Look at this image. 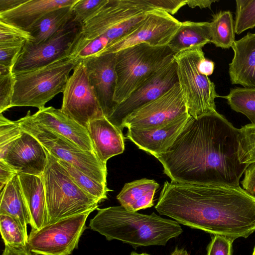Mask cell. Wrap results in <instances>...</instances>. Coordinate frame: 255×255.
Wrapping results in <instances>:
<instances>
[{
	"label": "cell",
	"mask_w": 255,
	"mask_h": 255,
	"mask_svg": "<svg viewBox=\"0 0 255 255\" xmlns=\"http://www.w3.org/2000/svg\"><path fill=\"white\" fill-rule=\"evenodd\" d=\"M187 113L186 103L178 83L159 98L129 115L123 127L151 128L167 124Z\"/></svg>",
	"instance_id": "14"
},
{
	"label": "cell",
	"mask_w": 255,
	"mask_h": 255,
	"mask_svg": "<svg viewBox=\"0 0 255 255\" xmlns=\"http://www.w3.org/2000/svg\"><path fill=\"white\" fill-rule=\"evenodd\" d=\"M204 57L202 48L197 47L180 52L174 58L178 84L188 113L194 118L217 112L215 100L221 97L214 83L199 70V62Z\"/></svg>",
	"instance_id": "8"
},
{
	"label": "cell",
	"mask_w": 255,
	"mask_h": 255,
	"mask_svg": "<svg viewBox=\"0 0 255 255\" xmlns=\"http://www.w3.org/2000/svg\"><path fill=\"white\" fill-rule=\"evenodd\" d=\"M235 32L240 34L255 27V0H237Z\"/></svg>",
	"instance_id": "34"
},
{
	"label": "cell",
	"mask_w": 255,
	"mask_h": 255,
	"mask_svg": "<svg viewBox=\"0 0 255 255\" xmlns=\"http://www.w3.org/2000/svg\"><path fill=\"white\" fill-rule=\"evenodd\" d=\"M209 22H182L168 44L176 54L210 42Z\"/></svg>",
	"instance_id": "25"
},
{
	"label": "cell",
	"mask_w": 255,
	"mask_h": 255,
	"mask_svg": "<svg viewBox=\"0 0 255 255\" xmlns=\"http://www.w3.org/2000/svg\"><path fill=\"white\" fill-rule=\"evenodd\" d=\"M32 41L28 31L0 21V47H23L26 43Z\"/></svg>",
	"instance_id": "33"
},
{
	"label": "cell",
	"mask_w": 255,
	"mask_h": 255,
	"mask_svg": "<svg viewBox=\"0 0 255 255\" xmlns=\"http://www.w3.org/2000/svg\"><path fill=\"white\" fill-rule=\"evenodd\" d=\"M180 22L167 12L157 8L146 13L141 23L126 36L111 44L97 55L117 53L119 51L140 43L153 46L168 45L181 25Z\"/></svg>",
	"instance_id": "12"
},
{
	"label": "cell",
	"mask_w": 255,
	"mask_h": 255,
	"mask_svg": "<svg viewBox=\"0 0 255 255\" xmlns=\"http://www.w3.org/2000/svg\"><path fill=\"white\" fill-rule=\"evenodd\" d=\"M23 130L17 121H12L0 115V156L5 151L8 146L18 138Z\"/></svg>",
	"instance_id": "35"
},
{
	"label": "cell",
	"mask_w": 255,
	"mask_h": 255,
	"mask_svg": "<svg viewBox=\"0 0 255 255\" xmlns=\"http://www.w3.org/2000/svg\"><path fill=\"white\" fill-rule=\"evenodd\" d=\"M56 159L66 169L73 181L84 192L100 202L107 199V194L110 190L107 184L90 177L70 163Z\"/></svg>",
	"instance_id": "30"
},
{
	"label": "cell",
	"mask_w": 255,
	"mask_h": 255,
	"mask_svg": "<svg viewBox=\"0 0 255 255\" xmlns=\"http://www.w3.org/2000/svg\"><path fill=\"white\" fill-rule=\"evenodd\" d=\"M238 157L241 163L255 162V123L242 126L239 129Z\"/></svg>",
	"instance_id": "32"
},
{
	"label": "cell",
	"mask_w": 255,
	"mask_h": 255,
	"mask_svg": "<svg viewBox=\"0 0 255 255\" xmlns=\"http://www.w3.org/2000/svg\"><path fill=\"white\" fill-rule=\"evenodd\" d=\"M155 208L179 224L234 240L255 232V198L240 185L166 181Z\"/></svg>",
	"instance_id": "2"
},
{
	"label": "cell",
	"mask_w": 255,
	"mask_h": 255,
	"mask_svg": "<svg viewBox=\"0 0 255 255\" xmlns=\"http://www.w3.org/2000/svg\"><path fill=\"white\" fill-rule=\"evenodd\" d=\"M95 152L103 163L125 150L122 131L105 117L90 121L87 127Z\"/></svg>",
	"instance_id": "21"
},
{
	"label": "cell",
	"mask_w": 255,
	"mask_h": 255,
	"mask_svg": "<svg viewBox=\"0 0 255 255\" xmlns=\"http://www.w3.org/2000/svg\"><path fill=\"white\" fill-rule=\"evenodd\" d=\"M22 192L29 210L31 230L40 229L47 223L45 192L42 177L19 173Z\"/></svg>",
	"instance_id": "23"
},
{
	"label": "cell",
	"mask_w": 255,
	"mask_h": 255,
	"mask_svg": "<svg viewBox=\"0 0 255 255\" xmlns=\"http://www.w3.org/2000/svg\"><path fill=\"white\" fill-rule=\"evenodd\" d=\"M241 182L243 188L249 194L255 198V162L248 165Z\"/></svg>",
	"instance_id": "41"
},
{
	"label": "cell",
	"mask_w": 255,
	"mask_h": 255,
	"mask_svg": "<svg viewBox=\"0 0 255 255\" xmlns=\"http://www.w3.org/2000/svg\"><path fill=\"white\" fill-rule=\"evenodd\" d=\"M238 133L217 112L191 117L172 145L154 157L172 181L239 186L249 164L239 161Z\"/></svg>",
	"instance_id": "1"
},
{
	"label": "cell",
	"mask_w": 255,
	"mask_h": 255,
	"mask_svg": "<svg viewBox=\"0 0 255 255\" xmlns=\"http://www.w3.org/2000/svg\"><path fill=\"white\" fill-rule=\"evenodd\" d=\"M170 255H189V254L184 249H178L176 247Z\"/></svg>",
	"instance_id": "47"
},
{
	"label": "cell",
	"mask_w": 255,
	"mask_h": 255,
	"mask_svg": "<svg viewBox=\"0 0 255 255\" xmlns=\"http://www.w3.org/2000/svg\"><path fill=\"white\" fill-rule=\"evenodd\" d=\"M23 47H0V75L12 72Z\"/></svg>",
	"instance_id": "38"
},
{
	"label": "cell",
	"mask_w": 255,
	"mask_h": 255,
	"mask_svg": "<svg viewBox=\"0 0 255 255\" xmlns=\"http://www.w3.org/2000/svg\"><path fill=\"white\" fill-rule=\"evenodd\" d=\"M89 227L108 241L119 240L133 247L165 246L183 232L176 221L155 213L150 215L127 210L122 206L97 209Z\"/></svg>",
	"instance_id": "3"
},
{
	"label": "cell",
	"mask_w": 255,
	"mask_h": 255,
	"mask_svg": "<svg viewBox=\"0 0 255 255\" xmlns=\"http://www.w3.org/2000/svg\"><path fill=\"white\" fill-rule=\"evenodd\" d=\"M152 9L145 0H108L82 25L79 42L94 39L116 25Z\"/></svg>",
	"instance_id": "15"
},
{
	"label": "cell",
	"mask_w": 255,
	"mask_h": 255,
	"mask_svg": "<svg viewBox=\"0 0 255 255\" xmlns=\"http://www.w3.org/2000/svg\"><path fill=\"white\" fill-rule=\"evenodd\" d=\"M178 83L177 64L174 60L157 71L120 103L108 120L123 131L124 123L129 115L159 98Z\"/></svg>",
	"instance_id": "13"
},
{
	"label": "cell",
	"mask_w": 255,
	"mask_h": 255,
	"mask_svg": "<svg viewBox=\"0 0 255 255\" xmlns=\"http://www.w3.org/2000/svg\"><path fill=\"white\" fill-rule=\"evenodd\" d=\"M108 0H78L72 6L75 19L82 25L97 12Z\"/></svg>",
	"instance_id": "36"
},
{
	"label": "cell",
	"mask_w": 255,
	"mask_h": 255,
	"mask_svg": "<svg viewBox=\"0 0 255 255\" xmlns=\"http://www.w3.org/2000/svg\"><path fill=\"white\" fill-rule=\"evenodd\" d=\"M78 0H27L9 11L0 13V21L27 31L47 13L73 5Z\"/></svg>",
	"instance_id": "22"
},
{
	"label": "cell",
	"mask_w": 255,
	"mask_h": 255,
	"mask_svg": "<svg viewBox=\"0 0 255 255\" xmlns=\"http://www.w3.org/2000/svg\"><path fill=\"white\" fill-rule=\"evenodd\" d=\"M62 93L61 110L85 128L90 121L104 117L81 60L74 68Z\"/></svg>",
	"instance_id": "11"
},
{
	"label": "cell",
	"mask_w": 255,
	"mask_h": 255,
	"mask_svg": "<svg viewBox=\"0 0 255 255\" xmlns=\"http://www.w3.org/2000/svg\"><path fill=\"white\" fill-rule=\"evenodd\" d=\"M218 1L216 0H187V4L191 8L196 6L200 8H211L212 3Z\"/></svg>",
	"instance_id": "46"
},
{
	"label": "cell",
	"mask_w": 255,
	"mask_h": 255,
	"mask_svg": "<svg viewBox=\"0 0 255 255\" xmlns=\"http://www.w3.org/2000/svg\"><path fill=\"white\" fill-rule=\"evenodd\" d=\"M0 231L5 246L27 247V231L15 218L8 215L0 214Z\"/></svg>",
	"instance_id": "31"
},
{
	"label": "cell",
	"mask_w": 255,
	"mask_h": 255,
	"mask_svg": "<svg viewBox=\"0 0 255 255\" xmlns=\"http://www.w3.org/2000/svg\"><path fill=\"white\" fill-rule=\"evenodd\" d=\"M190 118L187 113L167 124L151 128H128L126 138L155 156L165 152L172 145Z\"/></svg>",
	"instance_id": "18"
},
{
	"label": "cell",
	"mask_w": 255,
	"mask_h": 255,
	"mask_svg": "<svg viewBox=\"0 0 255 255\" xmlns=\"http://www.w3.org/2000/svg\"><path fill=\"white\" fill-rule=\"evenodd\" d=\"M81 60L103 115L108 119L118 106L114 100L117 83L116 53L103 54Z\"/></svg>",
	"instance_id": "16"
},
{
	"label": "cell",
	"mask_w": 255,
	"mask_h": 255,
	"mask_svg": "<svg viewBox=\"0 0 255 255\" xmlns=\"http://www.w3.org/2000/svg\"><path fill=\"white\" fill-rule=\"evenodd\" d=\"M168 45L153 46L142 43L116 53L117 83L114 97L118 105L157 71L174 60Z\"/></svg>",
	"instance_id": "4"
},
{
	"label": "cell",
	"mask_w": 255,
	"mask_h": 255,
	"mask_svg": "<svg viewBox=\"0 0 255 255\" xmlns=\"http://www.w3.org/2000/svg\"><path fill=\"white\" fill-rule=\"evenodd\" d=\"M17 174L2 160H0V190L6 186L8 181Z\"/></svg>",
	"instance_id": "42"
},
{
	"label": "cell",
	"mask_w": 255,
	"mask_h": 255,
	"mask_svg": "<svg viewBox=\"0 0 255 255\" xmlns=\"http://www.w3.org/2000/svg\"><path fill=\"white\" fill-rule=\"evenodd\" d=\"M27 0H0V13L12 10Z\"/></svg>",
	"instance_id": "44"
},
{
	"label": "cell",
	"mask_w": 255,
	"mask_h": 255,
	"mask_svg": "<svg viewBox=\"0 0 255 255\" xmlns=\"http://www.w3.org/2000/svg\"><path fill=\"white\" fill-rule=\"evenodd\" d=\"M46 152L47 163L42 177L47 210V224L97 209L100 201L82 190L56 159Z\"/></svg>",
	"instance_id": "6"
},
{
	"label": "cell",
	"mask_w": 255,
	"mask_h": 255,
	"mask_svg": "<svg viewBox=\"0 0 255 255\" xmlns=\"http://www.w3.org/2000/svg\"><path fill=\"white\" fill-rule=\"evenodd\" d=\"M253 255H255V247L254 248Z\"/></svg>",
	"instance_id": "49"
},
{
	"label": "cell",
	"mask_w": 255,
	"mask_h": 255,
	"mask_svg": "<svg viewBox=\"0 0 255 255\" xmlns=\"http://www.w3.org/2000/svg\"><path fill=\"white\" fill-rule=\"evenodd\" d=\"M210 42L216 47L229 49L235 41L233 15L229 10H221L213 15L209 22Z\"/></svg>",
	"instance_id": "28"
},
{
	"label": "cell",
	"mask_w": 255,
	"mask_h": 255,
	"mask_svg": "<svg viewBox=\"0 0 255 255\" xmlns=\"http://www.w3.org/2000/svg\"><path fill=\"white\" fill-rule=\"evenodd\" d=\"M130 255H150L146 253L138 254L135 252H132Z\"/></svg>",
	"instance_id": "48"
},
{
	"label": "cell",
	"mask_w": 255,
	"mask_h": 255,
	"mask_svg": "<svg viewBox=\"0 0 255 255\" xmlns=\"http://www.w3.org/2000/svg\"><path fill=\"white\" fill-rule=\"evenodd\" d=\"M154 8L163 10L170 15L176 13L187 4V0H145Z\"/></svg>",
	"instance_id": "40"
},
{
	"label": "cell",
	"mask_w": 255,
	"mask_h": 255,
	"mask_svg": "<svg viewBox=\"0 0 255 255\" xmlns=\"http://www.w3.org/2000/svg\"><path fill=\"white\" fill-rule=\"evenodd\" d=\"M1 255H32L27 247H14L5 246Z\"/></svg>",
	"instance_id": "45"
},
{
	"label": "cell",
	"mask_w": 255,
	"mask_h": 255,
	"mask_svg": "<svg viewBox=\"0 0 255 255\" xmlns=\"http://www.w3.org/2000/svg\"><path fill=\"white\" fill-rule=\"evenodd\" d=\"M82 24L73 18L65 27L46 41L23 46L12 68L14 75L35 70L73 55L81 37Z\"/></svg>",
	"instance_id": "9"
},
{
	"label": "cell",
	"mask_w": 255,
	"mask_h": 255,
	"mask_svg": "<svg viewBox=\"0 0 255 255\" xmlns=\"http://www.w3.org/2000/svg\"><path fill=\"white\" fill-rule=\"evenodd\" d=\"M231 47L234 53L229 69L232 84L255 89V33L248 32Z\"/></svg>",
	"instance_id": "20"
},
{
	"label": "cell",
	"mask_w": 255,
	"mask_h": 255,
	"mask_svg": "<svg viewBox=\"0 0 255 255\" xmlns=\"http://www.w3.org/2000/svg\"><path fill=\"white\" fill-rule=\"evenodd\" d=\"M29 117L35 123L67 138L81 149L95 153L87 128L61 109L53 107H45L33 115L30 114Z\"/></svg>",
	"instance_id": "19"
},
{
	"label": "cell",
	"mask_w": 255,
	"mask_h": 255,
	"mask_svg": "<svg viewBox=\"0 0 255 255\" xmlns=\"http://www.w3.org/2000/svg\"><path fill=\"white\" fill-rule=\"evenodd\" d=\"M72 5L56 8L38 20L27 30L33 38L31 42L40 44L65 27L74 17Z\"/></svg>",
	"instance_id": "27"
},
{
	"label": "cell",
	"mask_w": 255,
	"mask_h": 255,
	"mask_svg": "<svg viewBox=\"0 0 255 255\" xmlns=\"http://www.w3.org/2000/svg\"><path fill=\"white\" fill-rule=\"evenodd\" d=\"M0 214L8 215L15 218L27 231L30 217L18 174L0 190Z\"/></svg>",
	"instance_id": "26"
},
{
	"label": "cell",
	"mask_w": 255,
	"mask_h": 255,
	"mask_svg": "<svg viewBox=\"0 0 255 255\" xmlns=\"http://www.w3.org/2000/svg\"><path fill=\"white\" fill-rule=\"evenodd\" d=\"M215 64L210 60L203 57L200 60L198 68L201 73L206 76H210L213 73Z\"/></svg>",
	"instance_id": "43"
},
{
	"label": "cell",
	"mask_w": 255,
	"mask_h": 255,
	"mask_svg": "<svg viewBox=\"0 0 255 255\" xmlns=\"http://www.w3.org/2000/svg\"><path fill=\"white\" fill-rule=\"evenodd\" d=\"M17 173L41 176L47 163V153L33 135L23 131L22 134L7 147L0 156Z\"/></svg>",
	"instance_id": "17"
},
{
	"label": "cell",
	"mask_w": 255,
	"mask_h": 255,
	"mask_svg": "<svg viewBox=\"0 0 255 255\" xmlns=\"http://www.w3.org/2000/svg\"><path fill=\"white\" fill-rule=\"evenodd\" d=\"M80 60L72 55L14 75L12 107H33L38 110L45 108L47 102L63 93L70 72Z\"/></svg>",
	"instance_id": "5"
},
{
	"label": "cell",
	"mask_w": 255,
	"mask_h": 255,
	"mask_svg": "<svg viewBox=\"0 0 255 255\" xmlns=\"http://www.w3.org/2000/svg\"><path fill=\"white\" fill-rule=\"evenodd\" d=\"M159 184L155 180L142 178L126 183L117 199L127 210L137 212L154 205V196Z\"/></svg>",
	"instance_id": "24"
},
{
	"label": "cell",
	"mask_w": 255,
	"mask_h": 255,
	"mask_svg": "<svg viewBox=\"0 0 255 255\" xmlns=\"http://www.w3.org/2000/svg\"><path fill=\"white\" fill-rule=\"evenodd\" d=\"M93 210L62 219L39 229L31 230L28 250L38 255H69L78 247L86 229V222Z\"/></svg>",
	"instance_id": "10"
},
{
	"label": "cell",
	"mask_w": 255,
	"mask_h": 255,
	"mask_svg": "<svg viewBox=\"0 0 255 255\" xmlns=\"http://www.w3.org/2000/svg\"><path fill=\"white\" fill-rule=\"evenodd\" d=\"M30 111L17 121L19 127L35 137L53 157L72 165L90 177L107 184V164L96 154L81 149L74 142L31 120Z\"/></svg>",
	"instance_id": "7"
},
{
	"label": "cell",
	"mask_w": 255,
	"mask_h": 255,
	"mask_svg": "<svg viewBox=\"0 0 255 255\" xmlns=\"http://www.w3.org/2000/svg\"><path fill=\"white\" fill-rule=\"evenodd\" d=\"M234 240L227 237L215 235L207 248V255H232Z\"/></svg>",
	"instance_id": "39"
},
{
	"label": "cell",
	"mask_w": 255,
	"mask_h": 255,
	"mask_svg": "<svg viewBox=\"0 0 255 255\" xmlns=\"http://www.w3.org/2000/svg\"><path fill=\"white\" fill-rule=\"evenodd\" d=\"M15 77L12 72L0 75V113L12 107Z\"/></svg>",
	"instance_id": "37"
},
{
	"label": "cell",
	"mask_w": 255,
	"mask_h": 255,
	"mask_svg": "<svg viewBox=\"0 0 255 255\" xmlns=\"http://www.w3.org/2000/svg\"><path fill=\"white\" fill-rule=\"evenodd\" d=\"M221 97L227 100L233 111L244 115L251 123H255V89L236 87Z\"/></svg>",
	"instance_id": "29"
}]
</instances>
